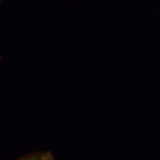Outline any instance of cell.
I'll return each instance as SVG.
<instances>
[{
    "label": "cell",
    "instance_id": "cell-1",
    "mask_svg": "<svg viewBox=\"0 0 160 160\" xmlns=\"http://www.w3.org/2000/svg\"><path fill=\"white\" fill-rule=\"evenodd\" d=\"M16 160H54L51 151H34L24 155Z\"/></svg>",
    "mask_w": 160,
    "mask_h": 160
}]
</instances>
